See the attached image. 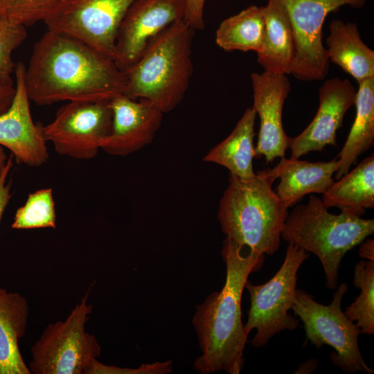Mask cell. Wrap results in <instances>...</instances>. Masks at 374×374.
<instances>
[{
    "label": "cell",
    "instance_id": "cell-1",
    "mask_svg": "<svg viewBox=\"0 0 374 374\" xmlns=\"http://www.w3.org/2000/svg\"><path fill=\"white\" fill-rule=\"evenodd\" d=\"M126 75L114 60L69 35L49 30L35 44L24 73L30 101L111 100L123 93Z\"/></svg>",
    "mask_w": 374,
    "mask_h": 374
},
{
    "label": "cell",
    "instance_id": "cell-2",
    "mask_svg": "<svg viewBox=\"0 0 374 374\" xmlns=\"http://www.w3.org/2000/svg\"><path fill=\"white\" fill-rule=\"evenodd\" d=\"M221 254L226 264L224 286L196 306L192 320L202 352L193 368L199 374L241 372L249 335L242 321V292L249 274L258 271L265 260V255L244 249L228 238Z\"/></svg>",
    "mask_w": 374,
    "mask_h": 374
},
{
    "label": "cell",
    "instance_id": "cell-3",
    "mask_svg": "<svg viewBox=\"0 0 374 374\" xmlns=\"http://www.w3.org/2000/svg\"><path fill=\"white\" fill-rule=\"evenodd\" d=\"M269 169L250 179L229 175L219 202L217 219L226 238L258 255L271 256L280 247L289 207L277 196Z\"/></svg>",
    "mask_w": 374,
    "mask_h": 374
},
{
    "label": "cell",
    "instance_id": "cell-4",
    "mask_svg": "<svg viewBox=\"0 0 374 374\" xmlns=\"http://www.w3.org/2000/svg\"><path fill=\"white\" fill-rule=\"evenodd\" d=\"M195 31L182 19L152 39L139 60L125 73L123 94L134 100H148L163 114L175 109L181 103L193 75Z\"/></svg>",
    "mask_w": 374,
    "mask_h": 374
},
{
    "label": "cell",
    "instance_id": "cell-5",
    "mask_svg": "<svg viewBox=\"0 0 374 374\" xmlns=\"http://www.w3.org/2000/svg\"><path fill=\"white\" fill-rule=\"evenodd\" d=\"M321 198L310 195L305 204H299L288 213L281 238L320 260L325 274V285L338 286L339 270L346 253L374 233V220L341 212L330 213Z\"/></svg>",
    "mask_w": 374,
    "mask_h": 374
},
{
    "label": "cell",
    "instance_id": "cell-6",
    "mask_svg": "<svg viewBox=\"0 0 374 374\" xmlns=\"http://www.w3.org/2000/svg\"><path fill=\"white\" fill-rule=\"evenodd\" d=\"M348 291L346 283L336 288L328 305L319 303L303 290H296L292 307L295 316L303 323L306 341L318 349L323 345L332 347V362L348 373L374 371L364 362L358 344L359 328L341 310V301Z\"/></svg>",
    "mask_w": 374,
    "mask_h": 374
},
{
    "label": "cell",
    "instance_id": "cell-7",
    "mask_svg": "<svg viewBox=\"0 0 374 374\" xmlns=\"http://www.w3.org/2000/svg\"><path fill=\"white\" fill-rule=\"evenodd\" d=\"M89 292L64 321L48 324L30 348L29 364L34 374H82L100 355V346L85 324L93 311Z\"/></svg>",
    "mask_w": 374,
    "mask_h": 374
},
{
    "label": "cell",
    "instance_id": "cell-8",
    "mask_svg": "<svg viewBox=\"0 0 374 374\" xmlns=\"http://www.w3.org/2000/svg\"><path fill=\"white\" fill-rule=\"evenodd\" d=\"M310 257L308 253L288 243L284 261L278 271L264 284L253 285L247 280L244 288L250 296L246 332H256L250 344L260 348L277 333L294 330L299 325L296 316L288 313L296 299L297 273L303 262Z\"/></svg>",
    "mask_w": 374,
    "mask_h": 374
},
{
    "label": "cell",
    "instance_id": "cell-9",
    "mask_svg": "<svg viewBox=\"0 0 374 374\" xmlns=\"http://www.w3.org/2000/svg\"><path fill=\"white\" fill-rule=\"evenodd\" d=\"M278 1L287 11L293 32L295 53L290 74L305 82L325 79L330 66L322 41L326 17L344 6L362 8L367 0Z\"/></svg>",
    "mask_w": 374,
    "mask_h": 374
},
{
    "label": "cell",
    "instance_id": "cell-10",
    "mask_svg": "<svg viewBox=\"0 0 374 374\" xmlns=\"http://www.w3.org/2000/svg\"><path fill=\"white\" fill-rule=\"evenodd\" d=\"M135 0H58L47 30L73 36L114 60L120 25Z\"/></svg>",
    "mask_w": 374,
    "mask_h": 374
},
{
    "label": "cell",
    "instance_id": "cell-11",
    "mask_svg": "<svg viewBox=\"0 0 374 374\" xmlns=\"http://www.w3.org/2000/svg\"><path fill=\"white\" fill-rule=\"evenodd\" d=\"M109 100L69 101L57 110L53 121L42 125L45 140L60 155L78 160L93 159L101 141L111 132Z\"/></svg>",
    "mask_w": 374,
    "mask_h": 374
},
{
    "label": "cell",
    "instance_id": "cell-12",
    "mask_svg": "<svg viewBox=\"0 0 374 374\" xmlns=\"http://www.w3.org/2000/svg\"><path fill=\"white\" fill-rule=\"evenodd\" d=\"M185 0H135L118 31L114 62L125 73L158 35L184 19Z\"/></svg>",
    "mask_w": 374,
    "mask_h": 374
},
{
    "label": "cell",
    "instance_id": "cell-13",
    "mask_svg": "<svg viewBox=\"0 0 374 374\" xmlns=\"http://www.w3.org/2000/svg\"><path fill=\"white\" fill-rule=\"evenodd\" d=\"M25 69L22 62L16 64L15 96L9 108L0 114V145L10 150L17 163L39 167L48 161L49 154L42 125L32 118Z\"/></svg>",
    "mask_w": 374,
    "mask_h": 374
},
{
    "label": "cell",
    "instance_id": "cell-14",
    "mask_svg": "<svg viewBox=\"0 0 374 374\" xmlns=\"http://www.w3.org/2000/svg\"><path fill=\"white\" fill-rule=\"evenodd\" d=\"M253 87V109L260 117V130L255 157H264L266 163L285 157L289 136L282 121L283 105L291 91L286 75L264 71L250 75Z\"/></svg>",
    "mask_w": 374,
    "mask_h": 374
},
{
    "label": "cell",
    "instance_id": "cell-15",
    "mask_svg": "<svg viewBox=\"0 0 374 374\" xmlns=\"http://www.w3.org/2000/svg\"><path fill=\"white\" fill-rule=\"evenodd\" d=\"M112 123L109 134L100 143L106 153L125 157L151 143L161 127L163 113L146 99H132L123 93L109 100Z\"/></svg>",
    "mask_w": 374,
    "mask_h": 374
},
{
    "label": "cell",
    "instance_id": "cell-16",
    "mask_svg": "<svg viewBox=\"0 0 374 374\" xmlns=\"http://www.w3.org/2000/svg\"><path fill=\"white\" fill-rule=\"evenodd\" d=\"M357 91L348 79L333 78L319 89V105L308 126L298 136L289 137L290 159H299L312 151L336 145L337 132L346 112L355 104Z\"/></svg>",
    "mask_w": 374,
    "mask_h": 374
},
{
    "label": "cell",
    "instance_id": "cell-17",
    "mask_svg": "<svg viewBox=\"0 0 374 374\" xmlns=\"http://www.w3.org/2000/svg\"><path fill=\"white\" fill-rule=\"evenodd\" d=\"M339 165L338 158L310 162L284 157L275 167L268 169L275 180L280 179L275 193L290 208L306 195L323 194L334 182L333 176Z\"/></svg>",
    "mask_w": 374,
    "mask_h": 374
},
{
    "label": "cell",
    "instance_id": "cell-18",
    "mask_svg": "<svg viewBox=\"0 0 374 374\" xmlns=\"http://www.w3.org/2000/svg\"><path fill=\"white\" fill-rule=\"evenodd\" d=\"M29 314L26 299L0 286V374H30L20 353Z\"/></svg>",
    "mask_w": 374,
    "mask_h": 374
},
{
    "label": "cell",
    "instance_id": "cell-19",
    "mask_svg": "<svg viewBox=\"0 0 374 374\" xmlns=\"http://www.w3.org/2000/svg\"><path fill=\"white\" fill-rule=\"evenodd\" d=\"M265 31L258 62L264 71L274 74H290L295 48L290 21L278 0H268L263 6Z\"/></svg>",
    "mask_w": 374,
    "mask_h": 374
},
{
    "label": "cell",
    "instance_id": "cell-20",
    "mask_svg": "<svg viewBox=\"0 0 374 374\" xmlns=\"http://www.w3.org/2000/svg\"><path fill=\"white\" fill-rule=\"evenodd\" d=\"M326 43L329 61L350 75L357 83L374 76V51L362 39L356 23L334 19Z\"/></svg>",
    "mask_w": 374,
    "mask_h": 374
},
{
    "label": "cell",
    "instance_id": "cell-21",
    "mask_svg": "<svg viewBox=\"0 0 374 374\" xmlns=\"http://www.w3.org/2000/svg\"><path fill=\"white\" fill-rule=\"evenodd\" d=\"M256 113L247 108L231 134L213 148L204 157V161L224 166L231 175L240 179L256 175L253 168L255 157L253 139Z\"/></svg>",
    "mask_w": 374,
    "mask_h": 374
},
{
    "label": "cell",
    "instance_id": "cell-22",
    "mask_svg": "<svg viewBox=\"0 0 374 374\" xmlns=\"http://www.w3.org/2000/svg\"><path fill=\"white\" fill-rule=\"evenodd\" d=\"M328 208L362 216L374 208V155L365 158L353 170L334 181L323 194Z\"/></svg>",
    "mask_w": 374,
    "mask_h": 374
},
{
    "label": "cell",
    "instance_id": "cell-23",
    "mask_svg": "<svg viewBox=\"0 0 374 374\" xmlns=\"http://www.w3.org/2000/svg\"><path fill=\"white\" fill-rule=\"evenodd\" d=\"M355 104L356 116L339 153V167L335 173L337 180L346 175L358 157L373 145L374 141V76L358 83Z\"/></svg>",
    "mask_w": 374,
    "mask_h": 374
},
{
    "label": "cell",
    "instance_id": "cell-24",
    "mask_svg": "<svg viewBox=\"0 0 374 374\" xmlns=\"http://www.w3.org/2000/svg\"><path fill=\"white\" fill-rule=\"evenodd\" d=\"M264 31L263 6L251 5L222 21L215 33V42L225 51L258 53L262 46Z\"/></svg>",
    "mask_w": 374,
    "mask_h": 374
},
{
    "label": "cell",
    "instance_id": "cell-25",
    "mask_svg": "<svg viewBox=\"0 0 374 374\" xmlns=\"http://www.w3.org/2000/svg\"><path fill=\"white\" fill-rule=\"evenodd\" d=\"M353 285L359 296L344 312L359 328L361 334L374 335V261L359 260L354 267Z\"/></svg>",
    "mask_w": 374,
    "mask_h": 374
},
{
    "label": "cell",
    "instance_id": "cell-26",
    "mask_svg": "<svg viewBox=\"0 0 374 374\" xmlns=\"http://www.w3.org/2000/svg\"><path fill=\"white\" fill-rule=\"evenodd\" d=\"M11 227L14 229L55 228L56 212L52 188H42L30 193L25 204L17 209Z\"/></svg>",
    "mask_w": 374,
    "mask_h": 374
},
{
    "label": "cell",
    "instance_id": "cell-27",
    "mask_svg": "<svg viewBox=\"0 0 374 374\" xmlns=\"http://www.w3.org/2000/svg\"><path fill=\"white\" fill-rule=\"evenodd\" d=\"M58 0H0V19L24 26L44 21Z\"/></svg>",
    "mask_w": 374,
    "mask_h": 374
},
{
    "label": "cell",
    "instance_id": "cell-28",
    "mask_svg": "<svg viewBox=\"0 0 374 374\" xmlns=\"http://www.w3.org/2000/svg\"><path fill=\"white\" fill-rule=\"evenodd\" d=\"M26 27L0 19V82L13 83L11 75L16 64L12 52L26 39Z\"/></svg>",
    "mask_w": 374,
    "mask_h": 374
},
{
    "label": "cell",
    "instance_id": "cell-29",
    "mask_svg": "<svg viewBox=\"0 0 374 374\" xmlns=\"http://www.w3.org/2000/svg\"><path fill=\"white\" fill-rule=\"evenodd\" d=\"M172 360L143 364L138 368H122L108 366L98 362L91 361L83 373L85 374H167L172 371Z\"/></svg>",
    "mask_w": 374,
    "mask_h": 374
},
{
    "label": "cell",
    "instance_id": "cell-30",
    "mask_svg": "<svg viewBox=\"0 0 374 374\" xmlns=\"http://www.w3.org/2000/svg\"><path fill=\"white\" fill-rule=\"evenodd\" d=\"M206 0H185L186 8L184 19L194 29L204 28V10Z\"/></svg>",
    "mask_w": 374,
    "mask_h": 374
},
{
    "label": "cell",
    "instance_id": "cell-31",
    "mask_svg": "<svg viewBox=\"0 0 374 374\" xmlns=\"http://www.w3.org/2000/svg\"><path fill=\"white\" fill-rule=\"evenodd\" d=\"M13 156L11 154L0 175V223L3 213L12 197L10 184H6L8 173L13 166Z\"/></svg>",
    "mask_w": 374,
    "mask_h": 374
},
{
    "label": "cell",
    "instance_id": "cell-32",
    "mask_svg": "<svg viewBox=\"0 0 374 374\" xmlns=\"http://www.w3.org/2000/svg\"><path fill=\"white\" fill-rule=\"evenodd\" d=\"M15 93L13 83L0 82V114L5 112L10 106Z\"/></svg>",
    "mask_w": 374,
    "mask_h": 374
},
{
    "label": "cell",
    "instance_id": "cell-33",
    "mask_svg": "<svg viewBox=\"0 0 374 374\" xmlns=\"http://www.w3.org/2000/svg\"><path fill=\"white\" fill-rule=\"evenodd\" d=\"M359 256L367 260L374 261V241L370 238L360 244Z\"/></svg>",
    "mask_w": 374,
    "mask_h": 374
},
{
    "label": "cell",
    "instance_id": "cell-34",
    "mask_svg": "<svg viewBox=\"0 0 374 374\" xmlns=\"http://www.w3.org/2000/svg\"><path fill=\"white\" fill-rule=\"evenodd\" d=\"M317 365V364L315 360H309L306 362H304L303 364L301 365L300 368L297 370V371H299V372H297V373H300L301 371H303L302 372V373H305V371L306 368H308V371L309 373H310V371H312L315 370Z\"/></svg>",
    "mask_w": 374,
    "mask_h": 374
},
{
    "label": "cell",
    "instance_id": "cell-35",
    "mask_svg": "<svg viewBox=\"0 0 374 374\" xmlns=\"http://www.w3.org/2000/svg\"><path fill=\"white\" fill-rule=\"evenodd\" d=\"M8 159L3 148L0 145V175L7 163Z\"/></svg>",
    "mask_w": 374,
    "mask_h": 374
}]
</instances>
